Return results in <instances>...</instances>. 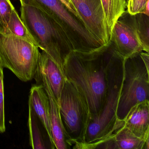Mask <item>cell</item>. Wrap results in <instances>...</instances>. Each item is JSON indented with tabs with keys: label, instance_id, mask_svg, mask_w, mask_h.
I'll list each match as a JSON object with an SVG mask.
<instances>
[{
	"label": "cell",
	"instance_id": "18",
	"mask_svg": "<svg viewBox=\"0 0 149 149\" xmlns=\"http://www.w3.org/2000/svg\"><path fill=\"white\" fill-rule=\"evenodd\" d=\"M5 35L21 38L31 42L36 45L33 38L29 34L22 20L19 16L15 8L13 10L11 15L8 25V32Z\"/></svg>",
	"mask_w": 149,
	"mask_h": 149
},
{
	"label": "cell",
	"instance_id": "7",
	"mask_svg": "<svg viewBox=\"0 0 149 149\" xmlns=\"http://www.w3.org/2000/svg\"><path fill=\"white\" fill-rule=\"evenodd\" d=\"M149 70L139 54L125 59L124 76L116 112L123 120L134 105L149 101Z\"/></svg>",
	"mask_w": 149,
	"mask_h": 149
},
{
	"label": "cell",
	"instance_id": "8",
	"mask_svg": "<svg viewBox=\"0 0 149 149\" xmlns=\"http://www.w3.org/2000/svg\"><path fill=\"white\" fill-rule=\"evenodd\" d=\"M77 16L92 36L104 46L111 40L101 0H69Z\"/></svg>",
	"mask_w": 149,
	"mask_h": 149
},
{
	"label": "cell",
	"instance_id": "20",
	"mask_svg": "<svg viewBox=\"0 0 149 149\" xmlns=\"http://www.w3.org/2000/svg\"><path fill=\"white\" fill-rule=\"evenodd\" d=\"M149 0H127V12L131 15L143 13L149 16Z\"/></svg>",
	"mask_w": 149,
	"mask_h": 149
},
{
	"label": "cell",
	"instance_id": "9",
	"mask_svg": "<svg viewBox=\"0 0 149 149\" xmlns=\"http://www.w3.org/2000/svg\"><path fill=\"white\" fill-rule=\"evenodd\" d=\"M111 40L116 51L124 59L137 55L143 51L132 15L126 11L115 23Z\"/></svg>",
	"mask_w": 149,
	"mask_h": 149
},
{
	"label": "cell",
	"instance_id": "1",
	"mask_svg": "<svg viewBox=\"0 0 149 149\" xmlns=\"http://www.w3.org/2000/svg\"><path fill=\"white\" fill-rule=\"evenodd\" d=\"M115 52L110 40L106 45L90 51H72L64 59L66 79L84 98L91 120L99 115L105 104L109 68Z\"/></svg>",
	"mask_w": 149,
	"mask_h": 149
},
{
	"label": "cell",
	"instance_id": "4",
	"mask_svg": "<svg viewBox=\"0 0 149 149\" xmlns=\"http://www.w3.org/2000/svg\"><path fill=\"white\" fill-rule=\"evenodd\" d=\"M21 4L35 7L54 18L61 27L73 51L88 52L102 47L81 21L61 0H19Z\"/></svg>",
	"mask_w": 149,
	"mask_h": 149
},
{
	"label": "cell",
	"instance_id": "10",
	"mask_svg": "<svg viewBox=\"0 0 149 149\" xmlns=\"http://www.w3.org/2000/svg\"><path fill=\"white\" fill-rule=\"evenodd\" d=\"M34 78L37 84H42L49 98L51 133L55 148L67 149L71 146L65 132L61 118L59 104L53 94L48 81L45 75L36 72Z\"/></svg>",
	"mask_w": 149,
	"mask_h": 149
},
{
	"label": "cell",
	"instance_id": "24",
	"mask_svg": "<svg viewBox=\"0 0 149 149\" xmlns=\"http://www.w3.org/2000/svg\"><path fill=\"white\" fill-rule=\"evenodd\" d=\"M126 1H127V0H126Z\"/></svg>",
	"mask_w": 149,
	"mask_h": 149
},
{
	"label": "cell",
	"instance_id": "16",
	"mask_svg": "<svg viewBox=\"0 0 149 149\" xmlns=\"http://www.w3.org/2000/svg\"><path fill=\"white\" fill-rule=\"evenodd\" d=\"M38 118L33 109L29 105L28 126L29 132V144L34 149L48 148L38 125Z\"/></svg>",
	"mask_w": 149,
	"mask_h": 149
},
{
	"label": "cell",
	"instance_id": "23",
	"mask_svg": "<svg viewBox=\"0 0 149 149\" xmlns=\"http://www.w3.org/2000/svg\"><path fill=\"white\" fill-rule=\"evenodd\" d=\"M61 1L65 5V6L68 9V10H69L74 15H76L77 17L78 18L77 14L76 13L75 10H74V8H73V6H72V5H71V3L70 2L69 0H61Z\"/></svg>",
	"mask_w": 149,
	"mask_h": 149
},
{
	"label": "cell",
	"instance_id": "17",
	"mask_svg": "<svg viewBox=\"0 0 149 149\" xmlns=\"http://www.w3.org/2000/svg\"><path fill=\"white\" fill-rule=\"evenodd\" d=\"M143 51L149 52V16L140 13L132 15Z\"/></svg>",
	"mask_w": 149,
	"mask_h": 149
},
{
	"label": "cell",
	"instance_id": "11",
	"mask_svg": "<svg viewBox=\"0 0 149 149\" xmlns=\"http://www.w3.org/2000/svg\"><path fill=\"white\" fill-rule=\"evenodd\" d=\"M29 105L40 119L49 138L51 149H55L51 133L49 98L42 84L33 85L29 92Z\"/></svg>",
	"mask_w": 149,
	"mask_h": 149
},
{
	"label": "cell",
	"instance_id": "21",
	"mask_svg": "<svg viewBox=\"0 0 149 149\" xmlns=\"http://www.w3.org/2000/svg\"><path fill=\"white\" fill-rule=\"evenodd\" d=\"M3 68L0 65V133L6 131Z\"/></svg>",
	"mask_w": 149,
	"mask_h": 149
},
{
	"label": "cell",
	"instance_id": "5",
	"mask_svg": "<svg viewBox=\"0 0 149 149\" xmlns=\"http://www.w3.org/2000/svg\"><path fill=\"white\" fill-rule=\"evenodd\" d=\"M39 49L26 40L0 34V65L11 70L21 81H31L38 69Z\"/></svg>",
	"mask_w": 149,
	"mask_h": 149
},
{
	"label": "cell",
	"instance_id": "22",
	"mask_svg": "<svg viewBox=\"0 0 149 149\" xmlns=\"http://www.w3.org/2000/svg\"><path fill=\"white\" fill-rule=\"evenodd\" d=\"M140 57L142 58L144 63L145 65L146 68L149 70V53L142 51L139 54Z\"/></svg>",
	"mask_w": 149,
	"mask_h": 149
},
{
	"label": "cell",
	"instance_id": "2",
	"mask_svg": "<svg viewBox=\"0 0 149 149\" xmlns=\"http://www.w3.org/2000/svg\"><path fill=\"white\" fill-rule=\"evenodd\" d=\"M21 5V19L36 45L64 70V59L73 49L61 27L41 9L22 3Z\"/></svg>",
	"mask_w": 149,
	"mask_h": 149
},
{
	"label": "cell",
	"instance_id": "6",
	"mask_svg": "<svg viewBox=\"0 0 149 149\" xmlns=\"http://www.w3.org/2000/svg\"><path fill=\"white\" fill-rule=\"evenodd\" d=\"M58 104L62 122L70 146L84 143L91 120L89 109L81 93L67 79Z\"/></svg>",
	"mask_w": 149,
	"mask_h": 149
},
{
	"label": "cell",
	"instance_id": "15",
	"mask_svg": "<svg viewBox=\"0 0 149 149\" xmlns=\"http://www.w3.org/2000/svg\"><path fill=\"white\" fill-rule=\"evenodd\" d=\"M113 138L116 149H144L147 140L134 135L124 124L114 132Z\"/></svg>",
	"mask_w": 149,
	"mask_h": 149
},
{
	"label": "cell",
	"instance_id": "19",
	"mask_svg": "<svg viewBox=\"0 0 149 149\" xmlns=\"http://www.w3.org/2000/svg\"><path fill=\"white\" fill-rule=\"evenodd\" d=\"M14 8L10 0H0V34L7 33L11 15Z\"/></svg>",
	"mask_w": 149,
	"mask_h": 149
},
{
	"label": "cell",
	"instance_id": "13",
	"mask_svg": "<svg viewBox=\"0 0 149 149\" xmlns=\"http://www.w3.org/2000/svg\"><path fill=\"white\" fill-rule=\"evenodd\" d=\"M123 121L134 135L144 140L149 139V101L133 106Z\"/></svg>",
	"mask_w": 149,
	"mask_h": 149
},
{
	"label": "cell",
	"instance_id": "14",
	"mask_svg": "<svg viewBox=\"0 0 149 149\" xmlns=\"http://www.w3.org/2000/svg\"><path fill=\"white\" fill-rule=\"evenodd\" d=\"M105 22L110 36L115 23L126 9V0H101Z\"/></svg>",
	"mask_w": 149,
	"mask_h": 149
},
{
	"label": "cell",
	"instance_id": "3",
	"mask_svg": "<svg viewBox=\"0 0 149 149\" xmlns=\"http://www.w3.org/2000/svg\"><path fill=\"white\" fill-rule=\"evenodd\" d=\"M124 60L116 51L109 68L108 91L104 106L99 115L91 121L85 142L77 145L78 147L84 148L104 139L123 125V121L117 119L116 112L123 79Z\"/></svg>",
	"mask_w": 149,
	"mask_h": 149
},
{
	"label": "cell",
	"instance_id": "12",
	"mask_svg": "<svg viewBox=\"0 0 149 149\" xmlns=\"http://www.w3.org/2000/svg\"><path fill=\"white\" fill-rule=\"evenodd\" d=\"M37 71L47 77L53 94L59 102L66 79L64 70L45 51L40 52Z\"/></svg>",
	"mask_w": 149,
	"mask_h": 149
}]
</instances>
